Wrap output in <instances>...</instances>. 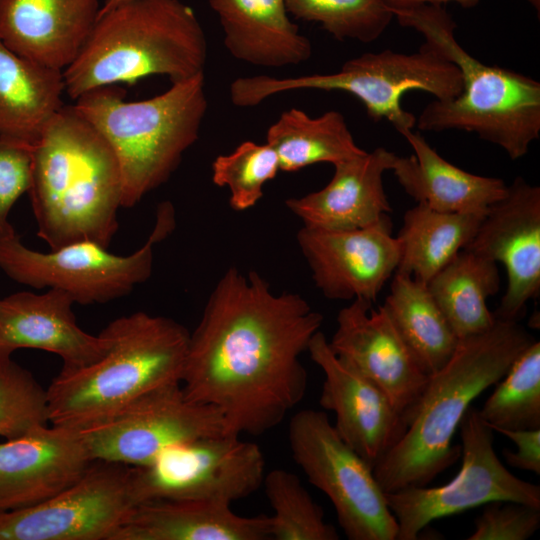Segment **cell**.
<instances>
[{"instance_id": "60d3db41", "label": "cell", "mask_w": 540, "mask_h": 540, "mask_svg": "<svg viewBox=\"0 0 540 540\" xmlns=\"http://www.w3.org/2000/svg\"><path fill=\"white\" fill-rule=\"evenodd\" d=\"M527 1L533 6V8L539 14V12H540V0H527Z\"/></svg>"}, {"instance_id": "ba28073f", "label": "cell", "mask_w": 540, "mask_h": 540, "mask_svg": "<svg viewBox=\"0 0 540 540\" xmlns=\"http://www.w3.org/2000/svg\"><path fill=\"white\" fill-rule=\"evenodd\" d=\"M303 89L343 91L354 95L374 121L387 119L401 133L413 129L416 117L403 109L402 96L422 90L436 100H450L462 90L458 68L425 43L412 54L383 50L347 60L339 71L295 77H239L229 88L237 107L259 105L275 94Z\"/></svg>"}, {"instance_id": "83f0119b", "label": "cell", "mask_w": 540, "mask_h": 540, "mask_svg": "<svg viewBox=\"0 0 540 540\" xmlns=\"http://www.w3.org/2000/svg\"><path fill=\"white\" fill-rule=\"evenodd\" d=\"M384 308L422 370L439 371L452 357L459 339L426 284L395 272Z\"/></svg>"}, {"instance_id": "8d00e7d4", "label": "cell", "mask_w": 540, "mask_h": 540, "mask_svg": "<svg viewBox=\"0 0 540 540\" xmlns=\"http://www.w3.org/2000/svg\"><path fill=\"white\" fill-rule=\"evenodd\" d=\"M540 527V508L511 501L486 504L468 540H526Z\"/></svg>"}, {"instance_id": "7402d4cb", "label": "cell", "mask_w": 540, "mask_h": 540, "mask_svg": "<svg viewBox=\"0 0 540 540\" xmlns=\"http://www.w3.org/2000/svg\"><path fill=\"white\" fill-rule=\"evenodd\" d=\"M98 0H0V40L16 54L64 71L99 15Z\"/></svg>"}, {"instance_id": "d590c367", "label": "cell", "mask_w": 540, "mask_h": 540, "mask_svg": "<svg viewBox=\"0 0 540 540\" xmlns=\"http://www.w3.org/2000/svg\"><path fill=\"white\" fill-rule=\"evenodd\" d=\"M32 151L29 144L0 136V240L16 235L8 215L30 188Z\"/></svg>"}, {"instance_id": "1f68e13d", "label": "cell", "mask_w": 540, "mask_h": 540, "mask_svg": "<svg viewBox=\"0 0 540 540\" xmlns=\"http://www.w3.org/2000/svg\"><path fill=\"white\" fill-rule=\"evenodd\" d=\"M267 499L273 509L270 538L275 540H337L335 527L302 485L299 477L284 469L264 476Z\"/></svg>"}, {"instance_id": "4dcf8cb0", "label": "cell", "mask_w": 540, "mask_h": 540, "mask_svg": "<svg viewBox=\"0 0 540 540\" xmlns=\"http://www.w3.org/2000/svg\"><path fill=\"white\" fill-rule=\"evenodd\" d=\"M481 410L492 429H540V343L534 341L512 363Z\"/></svg>"}, {"instance_id": "277c9868", "label": "cell", "mask_w": 540, "mask_h": 540, "mask_svg": "<svg viewBox=\"0 0 540 540\" xmlns=\"http://www.w3.org/2000/svg\"><path fill=\"white\" fill-rule=\"evenodd\" d=\"M106 353L76 370H61L46 389L48 420L76 431L97 426L144 394L181 383L190 333L178 322L138 311L101 331Z\"/></svg>"}, {"instance_id": "f1b7e54d", "label": "cell", "mask_w": 540, "mask_h": 540, "mask_svg": "<svg viewBox=\"0 0 540 540\" xmlns=\"http://www.w3.org/2000/svg\"><path fill=\"white\" fill-rule=\"evenodd\" d=\"M458 339L490 329L496 321L487 299L500 287L497 263L462 249L427 284Z\"/></svg>"}, {"instance_id": "5bb4252c", "label": "cell", "mask_w": 540, "mask_h": 540, "mask_svg": "<svg viewBox=\"0 0 540 540\" xmlns=\"http://www.w3.org/2000/svg\"><path fill=\"white\" fill-rule=\"evenodd\" d=\"M131 468L95 460L75 483L51 498L0 511V540H111L136 506Z\"/></svg>"}, {"instance_id": "d6a6232c", "label": "cell", "mask_w": 540, "mask_h": 540, "mask_svg": "<svg viewBox=\"0 0 540 540\" xmlns=\"http://www.w3.org/2000/svg\"><path fill=\"white\" fill-rule=\"evenodd\" d=\"M295 18L320 24L335 39L369 43L378 39L394 15L384 0H284Z\"/></svg>"}, {"instance_id": "d6986e66", "label": "cell", "mask_w": 540, "mask_h": 540, "mask_svg": "<svg viewBox=\"0 0 540 540\" xmlns=\"http://www.w3.org/2000/svg\"><path fill=\"white\" fill-rule=\"evenodd\" d=\"M94 460L79 431L52 425L0 443V511L36 505L75 483Z\"/></svg>"}, {"instance_id": "44dd1931", "label": "cell", "mask_w": 540, "mask_h": 540, "mask_svg": "<svg viewBox=\"0 0 540 540\" xmlns=\"http://www.w3.org/2000/svg\"><path fill=\"white\" fill-rule=\"evenodd\" d=\"M396 154L377 147L333 164L334 173L322 189L285 201L303 226L330 231L371 226L391 212L383 174Z\"/></svg>"}, {"instance_id": "ab89813d", "label": "cell", "mask_w": 540, "mask_h": 540, "mask_svg": "<svg viewBox=\"0 0 540 540\" xmlns=\"http://www.w3.org/2000/svg\"><path fill=\"white\" fill-rule=\"evenodd\" d=\"M125 0H103L99 13L105 12Z\"/></svg>"}, {"instance_id": "f35d334b", "label": "cell", "mask_w": 540, "mask_h": 540, "mask_svg": "<svg viewBox=\"0 0 540 540\" xmlns=\"http://www.w3.org/2000/svg\"><path fill=\"white\" fill-rule=\"evenodd\" d=\"M481 0H384L385 4L390 9L406 8L421 4H438L455 2L463 8H472L476 6Z\"/></svg>"}, {"instance_id": "484cf974", "label": "cell", "mask_w": 540, "mask_h": 540, "mask_svg": "<svg viewBox=\"0 0 540 540\" xmlns=\"http://www.w3.org/2000/svg\"><path fill=\"white\" fill-rule=\"evenodd\" d=\"M63 71L26 59L0 40V136L33 146L64 106Z\"/></svg>"}, {"instance_id": "30bf717a", "label": "cell", "mask_w": 540, "mask_h": 540, "mask_svg": "<svg viewBox=\"0 0 540 540\" xmlns=\"http://www.w3.org/2000/svg\"><path fill=\"white\" fill-rule=\"evenodd\" d=\"M292 457L324 492L350 540H396L398 524L373 468L339 436L323 411L304 409L289 423Z\"/></svg>"}, {"instance_id": "4fadbf2b", "label": "cell", "mask_w": 540, "mask_h": 540, "mask_svg": "<svg viewBox=\"0 0 540 540\" xmlns=\"http://www.w3.org/2000/svg\"><path fill=\"white\" fill-rule=\"evenodd\" d=\"M80 434L94 461L136 467L176 444L230 433L218 409L188 399L181 383H172L144 394Z\"/></svg>"}, {"instance_id": "8992f818", "label": "cell", "mask_w": 540, "mask_h": 540, "mask_svg": "<svg viewBox=\"0 0 540 540\" xmlns=\"http://www.w3.org/2000/svg\"><path fill=\"white\" fill-rule=\"evenodd\" d=\"M391 11L400 25L421 33L427 46L453 63L462 78L460 94L426 105L416 119L417 128L472 132L502 148L512 160L526 155L540 136V83L471 56L456 40L457 25L442 5Z\"/></svg>"}, {"instance_id": "3957f363", "label": "cell", "mask_w": 540, "mask_h": 540, "mask_svg": "<svg viewBox=\"0 0 540 540\" xmlns=\"http://www.w3.org/2000/svg\"><path fill=\"white\" fill-rule=\"evenodd\" d=\"M534 341L518 322L499 319L487 331L459 339L450 360L429 376L400 440L373 467L382 490L427 486L450 467L461 456L452 440L471 403Z\"/></svg>"}, {"instance_id": "603a6c76", "label": "cell", "mask_w": 540, "mask_h": 540, "mask_svg": "<svg viewBox=\"0 0 540 540\" xmlns=\"http://www.w3.org/2000/svg\"><path fill=\"white\" fill-rule=\"evenodd\" d=\"M270 517H244L211 500H153L136 505L111 540H265Z\"/></svg>"}, {"instance_id": "4316f807", "label": "cell", "mask_w": 540, "mask_h": 540, "mask_svg": "<svg viewBox=\"0 0 540 540\" xmlns=\"http://www.w3.org/2000/svg\"><path fill=\"white\" fill-rule=\"evenodd\" d=\"M487 210L441 212L417 203L406 211L396 236L400 245L396 272L410 275L427 285L469 244Z\"/></svg>"}, {"instance_id": "8fae6325", "label": "cell", "mask_w": 540, "mask_h": 540, "mask_svg": "<svg viewBox=\"0 0 540 540\" xmlns=\"http://www.w3.org/2000/svg\"><path fill=\"white\" fill-rule=\"evenodd\" d=\"M462 463L447 484L385 493L398 524L396 540H416L432 521L494 501L540 508V487L513 475L493 448V430L469 407L460 424Z\"/></svg>"}, {"instance_id": "836d02e7", "label": "cell", "mask_w": 540, "mask_h": 540, "mask_svg": "<svg viewBox=\"0 0 540 540\" xmlns=\"http://www.w3.org/2000/svg\"><path fill=\"white\" fill-rule=\"evenodd\" d=\"M280 171L278 157L267 144L244 141L231 153L212 163V181L229 190V204L236 211L255 206L263 197L265 184Z\"/></svg>"}, {"instance_id": "74e56055", "label": "cell", "mask_w": 540, "mask_h": 540, "mask_svg": "<svg viewBox=\"0 0 540 540\" xmlns=\"http://www.w3.org/2000/svg\"><path fill=\"white\" fill-rule=\"evenodd\" d=\"M508 437L516 445L517 450L502 451L506 462L517 469L540 474V429L533 430H507L494 429Z\"/></svg>"}, {"instance_id": "7c38bea8", "label": "cell", "mask_w": 540, "mask_h": 540, "mask_svg": "<svg viewBox=\"0 0 540 540\" xmlns=\"http://www.w3.org/2000/svg\"><path fill=\"white\" fill-rule=\"evenodd\" d=\"M260 447L239 435L203 437L176 444L153 461L131 468L136 505L153 500H211L232 504L263 484Z\"/></svg>"}, {"instance_id": "e0dca14e", "label": "cell", "mask_w": 540, "mask_h": 540, "mask_svg": "<svg viewBox=\"0 0 540 540\" xmlns=\"http://www.w3.org/2000/svg\"><path fill=\"white\" fill-rule=\"evenodd\" d=\"M354 299L337 315L328 342L333 353L381 388L406 424L429 376L402 339L384 306Z\"/></svg>"}, {"instance_id": "52a82bcc", "label": "cell", "mask_w": 540, "mask_h": 540, "mask_svg": "<svg viewBox=\"0 0 540 540\" xmlns=\"http://www.w3.org/2000/svg\"><path fill=\"white\" fill-rule=\"evenodd\" d=\"M75 101L76 111L102 134L117 157L125 208L168 181L198 140L208 109L204 74L172 83L145 100L126 101L124 90L110 85Z\"/></svg>"}, {"instance_id": "5b68a950", "label": "cell", "mask_w": 540, "mask_h": 540, "mask_svg": "<svg viewBox=\"0 0 540 540\" xmlns=\"http://www.w3.org/2000/svg\"><path fill=\"white\" fill-rule=\"evenodd\" d=\"M207 39L194 10L180 0H125L99 13L75 60L63 71L74 100L103 86L153 76L172 83L204 74Z\"/></svg>"}, {"instance_id": "7a4b0ae2", "label": "cell", "mask_w": 540, "mask_h": 540, "mask_svg": "<svg viewBox=\"0 0 540 540\" xmlns=\"http://www.w3.org/2000/svg\"><path fill=\"white\" fill-rule=\"evenodd\" d=\"M37 235L51 250L78 241L108 248L118 231L123 180L102 134L64 105L33 145L28 190Z\"/></svg>"}, {"instance_id": "f546056e", "label": "cell", "mask_w": 540, "mask_h": 540, "mask_svg": "<svg viewBox=\"0 0 540 540\" xmlns=\"http://www.w3.org/2000/svg\"><path fill=\"white\" fill-rule=\"evenodd\" d=\"M266 143L275 151L280 171L295 172L321 162L335 164L365 152L349 130L344 116L327 111L311 117L305 111H284L267 130Z\"/></svg>"}, {"instance_id": "9a60e30c", "label": "cell", "mask_w": 540, "mask_h": 540, "mask_svg": "<svg viewBox=\"0 0 540 540\" xmlns=\"http://www.w3.org/2000/svg\"><path fill=\"white\" fill-rule=\"evenodd\" d=\"M502 263L507 288L494 317L515 321L540 292V188L517 177L505 197L492 204L464 248Z\"/></svg>"}, {"instance_id": "2e32d148", "label": "cell", "mask_w": 540, "mask_h": 540, "mask_svg": "<svg viewBox=\"0 0 540 540\" xmlns=\"http://www.w3.org/2000/svg\"><path fill=\"white\" fill-rule=\"evenodd\" d=\"M297 242L316 287L329 299L373 303L394 275L400 245L388 215L360 229L330 231L303 226Z\"/></svg>"}, {"instance_id": "ac0fdd59", "label": "cell", "mask_w": 540, "mask_h": 540, "mask_svg": "<svg viewBox=\"0 0 540 540\" xmlns=\"http://www.w3.org/2000/svg\"><path fill=\"white\" fill-rule=\"evenodd\" d=\"M307 351L325 375L320 405L335 413L339 436L373 468L406 431L403 416L381 388L333 353L320 330Z\"/></svg>"}, {"instance_id": "e575fe53", "label": "cell", "mask_w": 540, "mask_h": 540, "mask_svg": "<svg viewBox=\"0 0 540 540\" xmlns=\"http://www.w3.org/2000/svg\"><path fill=\"white\" fill-rule=\"evenodd\" d=\"M48 422L46 390L11 356L0 357V437L11 440Z\"/></svg>"}, {"instance_id": "6da1fadb", "label": "cell", "mask_w": 540, "mask_h": 540, "mask_svg": "<svg viewBox=\"0 0 540 540\" xmlns=\"http://www.w3.org/2000/svg\"><path fill=\"white\" fill-rule=\"evenodd\" d=\"M322 321L299 294H275L256 271L229 268L190 334L186 397L218 409L230 434L275 428L305 395L300 355Z\"/></svg>"}, {"instance_id": "ffe728a7", "label": "cell", "mask_w": 540, "mask_h": 540, "mask_svg": "<svg viewBox=\"0 0 540 540\" xmlns=\"http://www.w3.org/2000/svg\"><path fill=\"white\" fill-rule=\"evenodd\" d=\"M72 297L49 288L42 294L21 291L0 298V357L21 348L58 355L62 370H76L100 359L109 346L101 332L91 335L76 322Z\"/></svg>"}, {"instance_id": "d4e9b609", "label": "cell", "mask_w": 540, "mask_h": 540, "mask_svg": "<svg viewBox=\"0 0 540 540\" xmlns=\"http://www.w3.org/2000/svg\"><path fill=\"white\" fill-rule=\"evenodd\" d=\"M400 134L414 154L396 155L391 170L417 203L441 212H480L507 194L508 185L502 179L472 174L453 165L413 129Z\"/></svg>"}, {"instance_id": "cb8c5ba5", "label": "cell", "mask_w": 540, "mask_h": 540, "mask_svg": "<svg viewBox=\"0 0 540 540\" xmlns=\"http://www.w3.org/2000/svg\"><path fill=\"white\" fill-rule=\"evenodd\" d=\"M224 32V45L237 60L281 68L307 61L311 41L292 22L284 0H209Z\"/></svg>"}, {"instance_id": "9c48e42d", "label": "cell", "mask_w": 540, "mask_h": 540, "mask_svg": "<svg viewBox=\"0 0 540 540\" xmlns=\"http://www.w3.org/2000/svg\"><path fill=\"white\" fill-rule=\"evenodd\" d=\"M170 202L157 208L156 223L145 244L130 255H117L92 241H78L50 252L25 246L17 235L0 240V268L12 280L36 289L56 288L81 305L107 303L128 295L149 279L153 245L175 228Z\"/></svg>"}]
</instances>
